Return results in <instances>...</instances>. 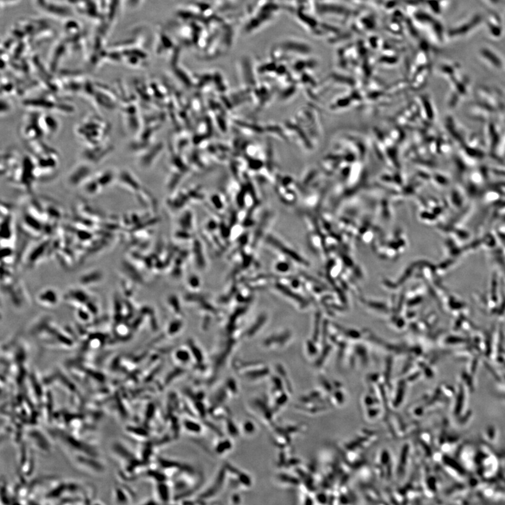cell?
Returning <instances> with one entry per match:
<instances>
[{
	"label": "cell",
	"mask_w": 505,
	"mask_h": 505,
	"mask_svg": "<svg viewBox=\"0 0 505 505\" xmlns=\"http://www.w3.org/2000/svg\"><path fill=\"white\" fill-rule=\"evenodd\" d=\"M88 162L84 161L83 164L78 165L71 170L68 176V183L71 187H78L80 184L83 185L84 182L89 178L91 173V168H89Z\"/></svg>",
	"instance_id": "obj_1"
},
{
	"label": "cell",
	"mask_w": 505,
	"mask_h": 505,
	"mask_svg": "<svg viewBox=\"0 0 505 505\" xmlns=\"http://www.w3.org/2000/svg\"><path fill=\"white\" fill-rule=\"evenodd\" d=\"M42 118L41 121L42 125L40 126L42 131H44V133L49 136H54L57 133L59 129V123L57 119L49 115H44Z\"/></svg>",
	"instance_id": "obj_2"
}]
</instances>
